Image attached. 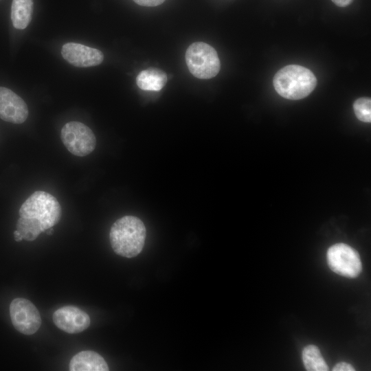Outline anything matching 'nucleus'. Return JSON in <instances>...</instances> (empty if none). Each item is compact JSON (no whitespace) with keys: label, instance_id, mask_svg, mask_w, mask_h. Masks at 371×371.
<instances>
[{"label":"nucleus","instance_id":"13","mask_svg":"<svg viewBox=\"0 0 371 371\" xmlns=\"http://www.w3.org/2000/svg\"><path fill=\"white\" fill-rule=\"evenodd\" d=\"M33 10V0H12L11 19L18 30L25 29L30 23Z\"/></svg>","mask_w":371,"mask_h":371},{"label":"nucleus","instance_id":"2","mask_svg":"<svg viewBox=\"0 0 371 371\" xmlns=\"http://www.w3.org/2000/svg\"><path fill=\"white\" fill-rule=\"evenodd\" d=\"M146 236L144 223L134 216H124L111 226L109 240L114 252L125 258H133L143 249Z\"/></svg>","mask_w":371,"mask_h":371},{"label":"nucleus","instance_id":"20","mask_svg":"<svg viewBox=\"0 0 371 371\" xmlns=\"http://www.w3.org/2000/svg\"><path fill=\"white\" fill-rule=\"evenodd\" d=\"M45 232L48 235H51L53 233V228L50 227V228L47 229V230H45Z\"/></svg>","mask_w":371,"mask_h":371},{"label":"nucleus","instance_id":"12","mask_svg":"<svg viewBox=\"0 0 371 371\" xmlns=\"http://www.w3.org/2000/svg\"><path fill=\"white\" fill-rule=\"evenodd\" d=\"M166 74L159 69L148 68L142 71L136 78L139 89L144 91H158L166 84Z\"/></svg>","mask_w":371,"mask_h":371},{"label":"nucleus","instance_id":"18","mask_svg":"<svg viewBox=\"0 0 371 371\" xmlns=\"http://www.w3.org/2000/svg\"><path fill=\"white\" fill-rule=\"evenodd\" d=\"M335 5L339 7H346L350 5L353 0H331Z\"/></svg>","mask_w":371,"mask_h":371},{"label":"nucleus","instance_id":"19","mask_svg":"<svg viewBox=\"0 0 371 371\" xmlns=\"http://www.w3.org/2000/svg\"><path fill=\"white\" fill-rule=\"evenodd\" d=\"M14 238L16 242H20L23 240V237L17 229L14 232Z\"/></svg>","mask_w":371,"mask_h":371},{"label":"nucleus","instance_id":"5","mask_svg":"<svg viewBox=\"0 0 371 371\" xmlns=\"http://www.w3.org/2000/svg\"><path fill=\"white\" fill-rule=\"evenodd\" d=\"M60 138L66 148L78 157L90 154L96 146V139L93 131L80 122L65 124L61 129Z\"/></svg>","mask_w":371,"mask_h":371},{"label":"nucleus","instance_id":"17","mask_svg":"<svg viewBox=\"0 0 371 371\" xmlns=\"http://www.w3.org/2000/svg\"><path fill=\"white\" fill-rule=\"evenodd\" d=\"M333 371H354L355 369L354 367L346 362H339L337 363L332 369Z\"/></svg>","mask_w":371,"mask_h":371},{"label":"nucleus","instance_id":"3","mask_svg":"<svg viewBox=\"0 0 371 371\" xmlns=\"http://www.w3.org/2000/svg\"><path fill=\"white\" fill-rule=\"evenodd\" d=\"M273 84L280 96L295 100L306 98L315 89L317 78L310 69L297 65H289L275 74Z\"/></svg>","mask_w":371,"mask_h":371},{"label":"nucleus","instance_id":"16","mask_svg":"<svg viewBox=\"0 0 371 371\" xmlns=\"http://www.w3.org/2000/svg\"><path fill=\"white\" fill-rule=\"evenodd\" d=\"M136 3L142 6L154 7L157 6L166 0H133Z\"/></svg>","mask_w":371,"mask_h":371},{"label":"nucleus","instance_id":"8","mask_svg":"<svg viewBox=\"0 0 371 371\" xmlns=\"http://www.w3.org/2000/svg\"><path fill=\"white\" fill-rule=\"evenodd\" d=\"M52 319L58 328L69 334L81 333L91 322L89 315L74 306L59 308L54 313Z\"/></svg>","mask_w":371,"mask_h":371},{"label":"nucleus","instance_id":"10","mask_svg":"<svg viewBox=\"0 0 371 371\" xmlns=\"http://www.w3.org/2000/svg\"><path fill=\"white\" fill-rule=\"evenodd\" d=\"M61 54L69 63L78 67L96 66L104 60V55L99 49L72 42L63 46Z\"/></svg>","mask_w":371,"mask_h":371},{"label":"nucleus","instance_id":"4","mask_svg":"<svg viewBox=\"0 0 371 371\" xmlns=\"http://www.w3.org/2000/svg\"><path fill=\"white\" fill-rule=\"evenodd\" d=\"M186 62L190 72L199 79L214 78L221 68L216 51L204 42H194L188 47Z\"/></svg>","mask_w":371,"mask_h":371},{"label":"nucleus","instance_id":"14","mask_svg":"<svg viewBox=\"0 0 371 371\" xmlns=\"http://www.w3.org/2000/svg\"><path fill=\"white\" fill-rule=\"evenodd\" d=\"M304 366L308 371H327L329 370L317 346L310 344L302 352Z\"/></svg>","mask_w":371,"mask_h":371},{"label":"nucleus","instance_id":"1","mask_svg":"<svg viewBox=\"0 0 371 371\" xmlns=\"http://www.w3.org/2000/svg\"><path fill=\"white\" fill-rule=\"evenodd\" d=\"M19 214L16 229L23 239L33 241L41 233L59 222L62 210L53 195L45 191H36L23 203Z\"/></svg>","mask_w":371,"mask_h":371},{"label":"nucleus","instance_id":"15","mask_svg":"<svg viewBox=\"0 0 371 371\" xmlns=\"http://www.w3.org/2000/svg\"><path fill=\"white\" fill-rule=\"evenodd\" d=\"M353 109L356 117L361 122H371V100L363 97L356 100L353 104Z\"/></svg>","mask_w":371,"mask_h":371},{"label":"nucleus","instance_id":"7","mask_svg":"<svg viewBox=\"0 0 371 371\" xmlns=\"http://www.w3.org/2000/svg\"><path fill=\"white\" fill-rule=\"evenodd\" d=\"M10 315L16 330L26 335L34 334L41 325V317L36 307L23 297H16L12 301Z\"/></svg>","mask_w":371,"mask_h":371},{"label":"nucleus","instance_id":"6","mask_svg":"<svg viewBox=\"0 0 371 371\" xmlns=\"http://www.w3.org/2000/svg\"><path fill=\"white\" fill-rule=\"evenodd\" d=\"M329 268L339 276L357 278L362 270L358 252L344 243H337L329 247L326 254Z\"/></svg>","mask_w":371,"mask_h":371},{"label":"nucleus","instance_id":"9","mask_svg":"<svg viewBox=\"0 0 371 371\" xmlns=\"http://www.w3.org/2000/svg\"><path fill=\"white\" fill-rule=\"evenodd\" d=\"M28 116L24 100L10 89L0 87V118L5 122L21 124Z\"/></svg>","mask_w":371,"mask_h":371},{"label":"nucleus","instance_id":"11","mask_svg":"<svg viewBox=\"0 0 371 371\" xmlns=\"http://www.w3.org/2000/svg\"><path fill=\"white\" fill-rule=\"evenodd\" d=\"M70 371H107L109 366L104 358L98 353L85 350L75 355L71 359Z\"/></svg>","mask_w":371,"mask_h":371}]
</instances>
